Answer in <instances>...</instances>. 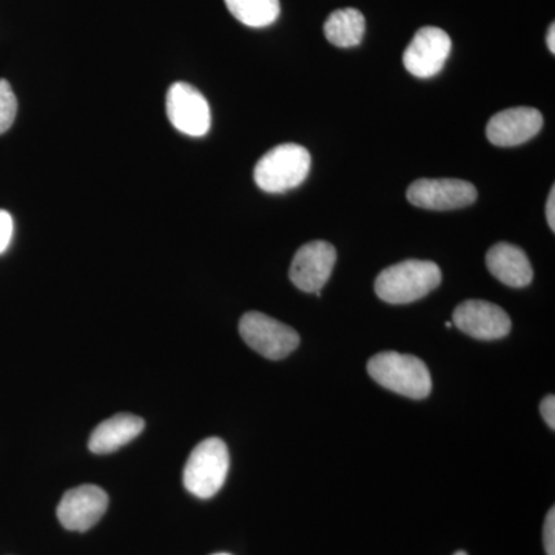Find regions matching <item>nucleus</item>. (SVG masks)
Returning <instances> with one entry per match:
<instances>
[{
  "label": "nucleus",
  "instance_id": "obj_1",
  "mask_svg": "<svg viewBox=\"0 0 555 555\" xmlns=\"http://www.w3.org/2000/svg\"><path fill=\"white\" fill-rule=\"evenodd\" d=\"M440 283L441 270L436 262L408 259L383 270L375 281V292L389 305H409L425 298Z\"/></svg>",
  "mask_w": 555,
  "mask_h": 555
},
{
  "label": "nucleus",
  "instance_id": "obj_2",
  "mask_svg": "<svg viewBox=\"0 0 555 555\" xmlns=\"http://www.w3.org/2000/svg\"><path fill=\"white\" fill-rule=\"evenodd\" d=\"M367 372L379 386L398 396L423 400L433 390V379L426 364L414 356L383 352L372 357Z\"/></svg>",
  "mask_w": 555,
  "mask_h": 555
},
{
  "label": "nucleus",
  "instance_id": "obj_3",
  "mask_svg": "<svg viewBox=\"0 0 555 555\" xmlns=\"http://www.w3.org/2000/svg\"><path fill=\"white\" fill-rule=\"evenodd\" d=\"M310 164V153L301 145H276L258 160L254 171L255 182L264 192L284 193L305 182Z\"/></svg>",
  "mask_w": 555,
  "mask_h": 555
},
{
  "label": "nucleus",
  "instance_id": "obj_4",
  "mask_svg": "<svg viewBox=\"0 0 555 555\" xmlns=\"http://www.w3.org/2000/svg\"><path fill=\"white\" fill-rule=\"evenodd\" d=\"M229 466V449L221 438L201 441L185 465V489L199 499H211L224 486Z\"/></svg>",
  "mask_w": 555,
  "mask_h": 555
},
{
  "label": "nucleus",
  "instance_id": "obj_5",
  "mask_svg": "<svg viewBox=\"0 0 555 555\" xmlns=\"http://www.w3.org/2000/svg\"><path fill=\"white\" fill-rule=\"evenodd\" d=\"M240 334L248 347L269 360H283L301 341L295 328L259 312H248L241 318Z\"/></svg>",
  "mask_w": 555,
  "mask_h": 555
},
{
  "label": "nucleus",
  "instance_id": "obj_6",
  "mask_svg": "<svg viewBox=\"0 0 555 555\" xmlns=\"http://www.w3.org/2000/svg\"><path fill=\"white\" fill-rule=\"evenodd\" d=\"M167 116L175 129L189 137H204L210 130L211 113L208 102L190 83L175 82L167 91Z\"/></svg>",
  "mask_w": 555,
  "mask_h": 555
},
{
  "label": "nucleus",
  "instance_id": "obj_7",
  "mask_svg": "<svg viewBox=\"0 0 555 555\" xmlns=\"http://www.w3.org/2000/svg\"><path fill=\"white\" fill-rule=\"evenodd\" d=\"M337 262V250L326 241H312L299 247L292 261L288 278L299 291L317 294L326 286Z\"/></svg>",
  "mask_w": 555,
  "mask_h": 555
},
{
  "label": "nucleus",
  "instance_id": "obj_8",
  "mask_svg": "<svg viewBox=\"0 0 555 555\" xmlns=\"http://www.w3.org/2000/svg\"><path fill=\"white\" fill-rule=\"evenodd\" d=\"M412 206L427 210H455L477 201V189L462 179H418L408 189Z\"/></svg>",
  "mask_w": 555,
  "mask_h": 555
},
{
  "label": "nucleus",
  "instance_id": "obj_9",
  "mask_svg": "<svg viewBox=\"0 0 555 555\" xmlns=\"http://www.w3.org/2000/svg\"><path fill=\"white\" fill-rule=\"evenodd\" d=\"M451 50L452 42L447 31L425 27L416 31L409 43L403 54V64L415 78H434L443 69Z\"/></svg>",
  "mask_w": 555,
  "mask_h": 555
},
{
  "label": "nucleus",
  "instance_id": "obj_10",
  "mask_svg": "<svg viewBox=\"0 0 555 555\" xmlns=\"http://www.w3.org/2000/svg\"><path fill=\"white\" fill-rule=\"evenodd\" d=\"M108 495L100 486L83 485L65 492L57 506V518L68 531H89L104 516Z\"/></svg>",
  "mask_w": 555,
  "mask_h": 555
},
{
  "label": "nucleus",
  "instance_id": "obj_11",
  "mask_svg": "<svg viewBox=\"0 0 555 555\" xmlns=\"http://www.w3.org/2000/svg\"><path fill=\"white\" fill-rule=\"evenodd\" d=\"M452 324L463 334L483 341L506 337L513 327L505 310L480 299H469L456 306Z\"/></svg>",
  "mask_w": 555,
  "mask_h": 555
},
{
  "label": "nucleus",
  "instance_id": "obj_12",
  "mask_svg": "<svg viewBox=\"0 0 555 555\" xmlns=\"http://www.w3.org/2000/svg\"><path fill=\"white\" fill-rule=\"evenodd\" d=\"M543 116L529 107L507 108L496 113L486 127V137L496 147H516L539 134Z\"/></svg>",
  "mask_w": 555,
  "mask_h": 555
},
{
  "label": "nucleus",
  "instance_id": "obj_13",
  "mask_svg": "<svg viewBox=\"0 0 555 555\" xmlns=\"http://www.w3.org/2000/svg\"><path fill=\"white\" fill-rule=\"evenodd\" d=\"M489 272L509 287H526L534 278L531 262L520 247L514 244L499 243L486 254Z\"/></svg>",
  "mask_w": 555,
  "mask_h": 555
},
{
  "label": "nucleus",
  "instance_id": "obj_14",
  "mask_svg": "<svg viewBox=\"0 0 555 555\" xmlns=\"http://www.w3.org/2000/svg\"><path fill=\"white\" fill-rule=\"evenodd\" d=\"M145 423L141 416L119 414L102 422L91 434L89 448L93 454H112L141 436Z\"/></svg>",
  "mask_w": 555,
  "mask_h": 555
},
{
  "label": "nucleus",
  "instance_id": "obj_15",
  "mask_svg": "<svg viewBox=\"0 0 555 555\" xmlns=\"http://www.w3.org/2000/svg\"><path fill=\"white\" fill-rule=\"evenodd\" d=\"M366 31V20L356 9L334 11L324 24V36L332 46L339 49H352L360 46Z\"/></svg>",
  "mask_w": 555,
  "mask_h": 555
},
{
  "label": "nucleus",
  "instance_id": "obj_16",
  "mask_svg": "<svg viewBox=\"0 0 555 555\" xmlns=\"http://www.w3.org/2000/svg\"><path fill=\"white\" fill-rule=\"evenodd\" d=\"M236 21L251 28H264L280 17V0H224Z\"/></svg>",
  "mask_w": 555,
  "mask_h": 555
},
{
  "label": "nucleus",
  "instance_id": "obj_17",
  "mask_svg": "<svg viewBox=\"0 0 555 555\" xmlns=\"http://www.w3.org/2000/svg\"><path fill=\"white\" fill-rule=\"evenodd\" d=\"M17 115V100L9 80L0 79V134L13 126Z\"/></svg>",
  "mask_w": 555,
  "mask_h": 555
},
{
  "label": "nucleus",
  "instance_id": "obj_18",
  "mask_svg": "<svg viewBox=\"0 0 555 555\" xmlns=\"http://www.w3.org/2000/svg\"><path fill=\"white\" fill-rule=\"evenodd\" d=\"M14 222L7 210H0V255L9 250L11 240H13Z\"/></svg>",
  "mask_w": 555,
  "mask_h": 555
},
{
  "label": "nucleus",
  "instance_id": "obj_19",
  "mask_svg": "<svg viewBox=\"0 0 555 555\" xmlns=\"http://www.w3.org/2000/svg\"><path fill=\"white\" fill-rule=\"evenodd\" d=\"M543 542L547 555H555V509L550 511L545 520V529H543Z\"/></svg>",
  "mask_w": 555,
  "mask_h": 555
},
{
  "label": "nucleus",
  "instance_id": "obj_20",
  "mask_svg": "<svg viewBox=\"0 0 555 555\" xmlns=\"http://www.w3.org/2000/svg\"><path fill=\"white\" fill-rule=\"evenodd\" d=\"M540 412H542L543 418H545L546 425L551 429H555V398L554 396L545 397V400L540 404Z\"/></svg>",
  "mask_w": 555,
  "mask_h": 555
},
{
  "label": "nucleus",
  "instance_id": "obj_21",
  "mask_svg": "<svg viewBox=\"0 0 555 555\" xmlns=\"http://www.w3.org/2000/svg\"><path fill=\"white\" fill-rule=\"evenodd\" d=\"M546 219L551 230H555V189H551L550 198L546 203Z\"/></svg>",
  "mask_w": 555,
  "mask_h": 555
},
{
  "label": "nucleus",
  "instance_id": "obj_22",
  "mask_svg": "<svg viewBox=\"0 0 555 555\" xmlns=\"http://www.w3.org/2000/svg\"><path fill=\"white\" fill-rule=\"evenodd\" d=\"M547 49H550L551 53H555V25H551L550 31H547Z\"/></svg>",
  "mask_w": 555,
  "mask_h": 555
},
{
  "label": "nucleus",
  "instance_id": "obj_23",
  "mask_svg": "<svg viewBox=\"0 0 555 555\" xmlns=\"http://www.w3.org/2000/svg\"><path fill=\"white\" fill-rule=\"evenodd\" d=\"M454 555H467V554L463 553V551H459V553H455Z\"/></svg>",
  "mask_w": 555,
  "mask_h": 555
},
{
  "label": "nucleus",
  "instance_id": "obj_24",
  "mask_svg": "<svg viewBox=\"0 0 555 555\" xmlns=\"http://www.w3.org/2000/svg\"><path fill=\"white\" fill-rule=\"evenodd\" d=\"M215 555H229V554H215Z\"/></svg>",
  "mask_w": 555,
  "mask_h": 555
}]
</instances>
